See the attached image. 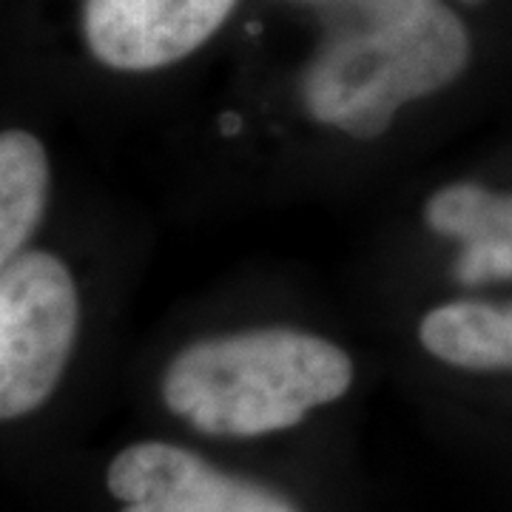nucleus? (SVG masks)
I'll use <instances>...</instances> for the list:
<instances>
[{
  "mask_svg": "<svg viewBox=\"0 0 512 512\" xmlns=\"http://www.w3.org/2000/svg\"><path fill=\"white\" fill-rule=\"evenodd\" d=\"M424 222L461 245L456 276L464 285L512 276V194L501 197L473 183L447 185L427 200Z\"/></svg>",
  "mask_w": 512,
  "mask_h": 512,
  "instance_id": "obj_6",
  "label": "nucleus"
},
{
  "mask_svg": "<svg viewBox=\"0 0 512 512\" xmlns=\"http://www.w3.org/2000/svg\"><path fill=\"white\" fill-rule=\"evenodd\" d=\"M350 384L353 362L339 345L305 330L256 328L180 350L165 370L163 399L200 433L251 439L299 424Z\"/></svg>",
  "mask_w": 512,
  "mask_h": 512,
  "instance_id": "obj_1",
  "label": "nucleus"
},
{
  "mask_svg": "<svg viewBox=\"0 0 512 512\" xmlns=\"http://www.w3.org/2000/svg\"><path fill=\"white\" fill-rule=\"evenodd\" d=\"M467 3H476V0H467Z\"/></svg>",
  "mask_w": 512,
  "mask_h": 512,
  "instance_id": "obj_10",
  "label": "nucleus"
},
{
  "mask_svg": "<svg viewBox=\"0 0 512 512\" xmlns=\"http://www.w3.org/2000/svg\"><path fill=\"white\" fill-rule=\"evenodd\" d=\"M49 200V157L29 131H0V271L32 237Z\"/></svg>",
  "mask_w": 512,
  "mask_h": 512,
  "instance_id": "obj_8",
  "label": "nucleus"
},
{
  "mask_svg": "<svg viewBox=\"0 0 512 512\" xmlns=\"http://www.w3.org/2000/svg\"><path fill=\"white\" fill-rule=\"evenodd\" d=\"M237 0H86L92 55L120 72L163 69L217 35Z\"/></svg>",
  "mask_w": 512,
  "mask_h": 512,
  "instance_id": "obj_4",
  "label": "nucleus"
},
{
  "mask_svg": "<svg viewBox=\"0 0 512 512\" xmlns=\"http://www.w3.org/2000/svg\"><path fill=\"white\" fill-rule=\"evenodd\" d=\"M109 493L126 504L123 512H296L285 498L165 441L131 444L114 458Z\"/></svg>",
  "mask_w": 512,
  "mask_h": 512,
  "instance_id": "obj_5",
  "label": "nucleus"
},
{
  "mask_svg": "<svg viewBox=\"0 0 512 512\" xmlns=\"http://www.w3.org/2000/svg\"><path fill=\"white\" fill-rule=\"evenodd\" d=\"M328 3H345L365 23H393L416 15L433 0H328Z\"/></svg>",
  "mask_w": 512,
  "mask_h": 512,
  "instance_id": "obj_9",
  "label": "nucleus"
},
{
  "mask_svg": "<svg viewBox=\"0 0 512 512\" xmlns=\"http://www.w3.org/2000/svg\"><path fill=\"white\" fill-rule=\"evenodd\" d=\"M77 322V288L55 254L32 251L0 271V419L26 416L52 396Z\"/></svg>",
  "mask_w": 512,
  "mask_h": 512,
  "instance_id": "obj_3",
  "label": "nucleus"
},
{
  "mask_svg": "<svg viewBox=\"0 0 512 512\" xmlns=\"http://www.w3.org/2000/svg\"><path fill=\"white\" fill-rule=\"evenodd\" d=\"M467 60L464 23L433 0L410 18L333 37L302 77V100L316 123L373 140L407 103L450 86Z\"/></svg>",
  "mask_w": 512,
  "mask_h": 512,
  "instance_id": "obj_2",
  "label": "nucleus"
},
{
  "mask_svg": "<svg viewBox=\"0 0 512 512\" xmlns=\"http://www.w3.org/2000/svg\"><path fill=\"white\" fill-rule=\"evenodd\" d=\"M430 356L464 370H512V305L447 302L421 319Z\"/></svg>",
  "mask_w": 512,
  "mask_h": 512,
  "instance_id": "obj_7",
  "label": "nucleus"
}]
</instances>
